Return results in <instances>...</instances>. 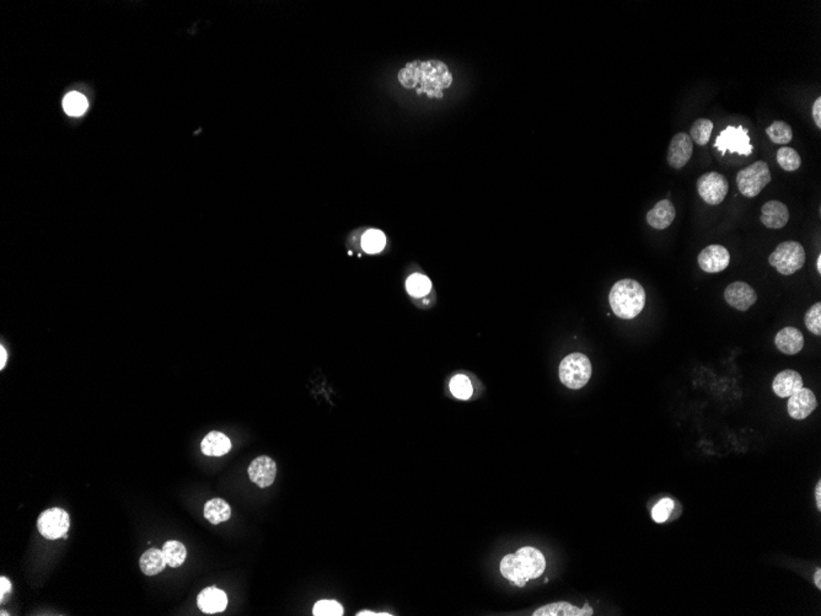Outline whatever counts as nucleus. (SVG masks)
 <instances>
[{"mask_svg":"<svg viewBox=\"0 0 821 616\" xmlns=\"http://www.w3.org/2000/svg\"><path fill=\"white\" fill-rule=\"evenodd\" d=\"M692 153H694V142L691 141L689 134L678 133L671 139L666 160H668L670 167H674V169H681L690 162V159L692 157Z\"/></svg>","mask_w":821,"mask_h":616,"instance_id":"nucleus-12","label":"nucleus"},{"mask_svg":"<svg viewBox=\"0 0 821 616\" xmlns=\"http://www.w3.org/2000/svg\"><path fill=\"white\" fill-rule=\"evenodd\" d=\"M814 583H815V586H817V587L819 588V589H821V570H820V568H817V572H815V575H814Z\"/></svg>","mask_w":821,"mask_h":616,"instance_id":"nucleus-40","label":"nucleus"},{"mask_svg":"<svg viewBox=\"0 0 821 616\" xmlns=\"http://www.w3.org/2000/svg\"><path fill=\"white\" fill-rule=\"evenodd\" d=\"M674 501L670 499H660L658 503L655 504L654 508L652 511V517L653 520L657 523H664L666 519L669 518L670 513L674 509Z\"/></svg>","mask_w":821,"mask_h":616,"instance_id":"nucleus-34","label":"nucleus"},{"mask_svg":"<svg viewBox=\"0 0 821 616\" xmlns=\"http://www.w3.org/2000/svg\"><path fill=\"white\" fill-rule=\"evenodd\" d=\"M728 190V180L719 172L704 174L697 180L699 197L709 205H720L725 200Z\"/></svg>","mask_w":821,"mask_h":616,"instance_id":"nucleus-9","label":"nucleus"},{"mask_svg":"<svg viewBox=\"0 0 821 616\" xmlns=\"http://www.w3.org/2000/svg\"><path fill=\"white\" fill-rule=\"evenodd\" d=\"M766 134L776 144H788L793 138L792 127L783 121H775L771 126H768Z\"/></svg>","mask_w":821,"mask_h":616,"instance_id":"nucleus-29","label":"nucleus"},{"mask_svg":"<svg viewBox=\"0 0 821 616\" xmlns=\"http://www.w3.org/2000/svg\"><path fill=\"white\" fill-rule=\"evenodd\" d=\"M197 605L205 614L224 612L228 607V597L219 588H205L197 598Z\"/></svg>","mask_w":821,"mask_h":616,"instance_id":"nucleus-16","label":"nucleus"},{"mask_svg":"<svg viewBox=\"0 0 821 616\" xmlns=\"http://www.w3.org/2000/svg\"><path fill=\"white\" fill-rule=\"evenodd\" d=\"M385 245H387V238L382 230H368L367 233L363 235L362 248L368 254L382 252Z\"/></svg>","mask_w":821,"mask_h":616,"instance_id":"nucleus-26","label":"nucleus"},{"mask_svg":"<svg viewBox=\"0 0 821 616\" xmlns=\"http://www.w3.org/2000/svg\"><path fill=\"white\" fill-rule=\"evenodd\" d=\"M546 568V560L536 548L525 546L517 553L505 555L500 563V572L504 577L524 587L528 581L540 577Z\"/></svg>","mask_w":821,"mask_h":616,"instance_id":"nucleus-2","label":"nucleus"},{"mask_svg":"<svg viewBox=\"0 0 821 616\" xmlns=\"http://www.w3.org/2000/svg\"><path fill=\"white\" fill-rule=\"evenodd\" d=\"M761 223L768 229H781L787 225L789 210L780 201H768L761 208Z\"/></svg>","mask_w":821,"mask_h":616,"instance_id":"nucleus-15","label":"nucleus"},{"mask_svg":"<svg viewBox=\"0 0 821 616\" xmlns=\"http://www.w3.org/2000/svg\"><path fill=\"white\" fill-rule=\"evenodd\" d=\"M768 262L783 276H791L806 264V251L798 241H783L770 255Z\"/></svg>","mask_w":821,"mask_h":616,"instance_id":"nucleus-4","label":"nucleus"},{"mask_svg":"<svg viewBox=\"0 0 821 616\" xmlns=\"http://www.w3.org/2000/svg\"><path fill=\"white\" fill-rule=\"evenodd\" d=\"M11 592V582L6 577L0 578V599L4 601L5 594Z\"/></svg>","mask_w":821,"mask_h":616,"instance_id":"nucleus-36","label":"nucleus"},{"mask_svg":"<svg viewBox=\"0 0 821 616\" xmlns=\"http://www.w3.org/2000/svg\"><path fill=\"white\" fill-rule=\"evenodd\" d=\"M247 471H249L250 480L254 484L257 485L261 489H266L273 484L274 480H276L277 465L272 458H269L267 455H261V456H257L256 459L252 460Z\"/></svg>","mask_w":821,"mask_h":616,"instance_id":"nucleus-13","label":"nucleus"},{"mask_svg":"<svg viewBox=\"0 0 821 616\" xmlns=\"http://www.w3.org/2000/svg\"><path fill=\"white\" fill-rule=\"evenodd\" d=\"M390 615H392V614H387V612H368V610H364V612H359L357 614V616H390Z\"/></svg>","mask_w":821,"mask_h":616,"instance_id":"nucleus-39","label":"nucleus"},{"mask_svg":"<svg viewBox=\"0 0 821 616\" xmlns=\"http://www.w3.org/2000/svg\"><path fill=\"white\" fill-rule=\"evenodd\" d=\"M776 347L788 356H794L804 348V336L794 328H784L775 338Z\"/></svg>","mask_w":821,"mask_h":616,"instance_id":"nucleus-19","label":"nucleus"},{"mask_svg":"<svg viewBox=\"0 0 821 616\" xmlns=\"http://www.w3.org/2000/svg\"><path fill=\"white\" fill-rule=\"evenodd\" d=\"M609 302L612 312L620 319L631 320L645 309V290L635 279H621L614 284Z\"/></svg>","mask_w":821,"mask_h":616,"instance_id":"nucleus-3","label":"nucleus"},{"mask_svg":"<svg viewBox=\"0 0 821 616\" xmlns=\"http://www.w3.org/2000/svg\"><path fill=\"white\" fill-rule=\"evenodd\" d=\"M676 210L673 202L669 200L659 201L647 213V223L657 230L669 228L674 222Z\"/></svg>","mask_w":821,"mask_h":616,"instance_id":"nucleus-18","label":"nucleus"},{"mask_svg":"<svg viewBox=\"0 0 821 616\" xmlns=\"http://www.w3.org/2000/svg\"><path fill=\"white\" fill-rule=\"evenodd\" d=\"M0 356H1V362H0V369H4L6 361H8V353L5 349L4 346L0 347Z\"/></svg>","mask_w":821,"mask_h":616,"instance_id":"nucleus-37","label":"nucleus"},{"mask_svg":"<svg viewBox=\"0 0 821 616\" xmlns=\"http://www.w3.org/2000/svg\"><path fill=\"white\" fill-rule=\"evenodd\" d=\"M713 131V122L709 121L707 118H699L696 120L690 134H691V141H694L696 144L699 146H706L709 142V138Z\"/></svg>","mask_w":821,"mask_h":616,"instance_id":"nucleus-27","label":"nucleus"},{"mask_svg":"<svg viewBox=\"0 0 821 616\" xmlns=\"http://www.w3.org/2000/svg\"><path fill=\"white\" fill-rule=\"evenodd\" d=\"M817 397L810 389L802 387L788 400V413L793 420H806L817 409Z\"/></svg>","mask_w":821,"mask_h":616,"instance_id":"nucleus-14","label":"nucleus"},{"mask_svg":"<svg viewBox=\"0 0 821 616\" xmlns=\"http://www.w3.org/2000/svg\"><path fill=\"white\" fill-rule=\"evenodd\" d=\"M714 148H717L719 152L723 154L725 152L737 153L745 157H749L754 149L753 146L750 144L748 129H745L743 126L739 127L728 126L723 129L716 139Z\"/></svg>","mask_w":821,"mask_h":616,"instance_id":"nucleus-8","label":"nucleus"},{"mask_svg":"<svg viewBox=\"0 0 821 616\" xmlns=\"http://www.w3.org/2000/svg\"><path fill=\"white\" fill-rule=\"evenodd\" d=\"M803 387V378L799 373L792 369H786L778 373L772 383L773 392L778 397H792L794 392L801 390Z\"/></svg>","mask_w":821,"mask_h":616,"instance_id":"nucleus-17","label":"nucleus"},{"mask_svg":"<svg viewBox=\"0 0 821 616\" xmlns=\"http://www.w3.org/2000/svg\"><path fill=\"white\" fill-rule=\"evenodd\" d=\"M813 118L817 128H821V98H817L813 105Z\"/></svg>","mask_w":821,"mask_h":616,"instance_id":"nucleus-35","label":"nucleus"},{"mask_svg":"<svg viewBox=\"0 0 821 616\" xmlns=\"http://www.w3.org/2000/svg\"><path fill=\"white\" fill-rule=\"evenodd\" d=\"M450 392L454 395L456 399L460 400H469L470 397H472L474 394V387H472V383L470 380V378L463 374L455 376L449 384Z\"/></svg>","mask_w":821,"mask_h":616,"instance_id":"nucleus-30","label":"nucleus"},{"mask_svg":"<svg viewBox=\"0 0 821 616\" xmlns=\"http://www.w3.org/2000/svg\"><path fill=\"white\" fill-rule=\"evenodd\" d=\"M89 103L86 98L84 96L83 94L69 93L63 100L64 111L67 115L72 116V117H79L83 116L84 113H86L88 110Z\"/></svg>","mask_w":821,"mask_h":616,"instance_id":"nucleus-25","label":"nucleus"},{"mask_svg":"<svg viewBox=\"0 0 821 616\" xmlns=\"http://www.w3.org/2000/svg\"><path fill=\"white\" fill-rule=\"evenodd\" d=\"M594 614L592 608L588 604L583 609L574 607L569 603H552L545 607L540 608L534 612V616H590Z\"/></svg>","mask_w":821,"mask_h":616,"instance_id":"nucleus-21","label":"nucleus"},{"mask_svg":"<svg viewBox=\"0 0 821 616\" xmlns=\"http://www.w3.org/2000/svg\"><path fill=\"white\" fill-rule=\"evenodd\" d=\"M815 499H817V508L821 509V482L819 481L817 486H815Z\"/></svg>","mask_w":821,"mask_h":616,"instance_id":"nucleus-38","label":"nucleus"},{"mask_svg":"<svg viewBox=\"0 0 821 616\" xmlns=\"http://www.w3.org/2000/svg\"><path fill=\"white\" fill-rule=\"evenodd\" d=\"M697 261L706 274H718L728 267L730 254L722 245H709L699 252Z\"/></svg>","mask_w":821,"mask_h":616,"instance_id":"nucleus-11","label":"nucleus"},{"mask_svg":"<svg viewBox=\"0 0 821 616\" xmlns=\"http://www.w3.org/2000/svg\"><path fill=\"white\" fill-rule=\"evenodd\" d=\"M771 182V172L765 162H755L743 170H740L737 175V185L739 191L742 192L748 198L760 195L765 187Z\"/></svg>","mask_w":821,"mask_h":616,"instance_id":"nucleus-6","label":"nucleus"},{"mask_svg":"<svg viewBox=\"0 0 821 616\" xmlns=\"http://www.w3.org/2000/svg\"><path fill=\"white\" fill-rule=\"evenodd\" d=\"M203 514L209 523L216 525L229 520L231 517V508L224 499H212L205 504Z\"/></svg>","mask_w":821,"mask_h":616,"instance_id":"nucleus-23","label":"nucleus"},{"mask_svg":"<svg viewBox=\"0 0 821 616\" xmlns=\"http://www.w3.org/2000/svg\"><path fill=\"white\" fill-rule=\"evenodd\" d=\"M817 272H819V274H821V255H819V256H817Z\"/></svg>","mask_w":821,"mask_h":616,"instance_id":"nucleus-41","label":"nucleus"},{"mask_svg":"<svg viewBox=\"0 0 821 616\" xmlns=\"http://www.w3.org/2000/svg\"><path fill=\"white\" fill-rule=\"evenodd\" d=\"M343 612L342 604L330 599L318 601L313 609V615L315 616H342Z\"/></svg>","mask_w":821,"mask_h":616,"instance_id":"nucleus-32","label":"nucleus"},{"mask_svg":"<svg viewBox=\"0 0 821 616\" xmlns=\"http://www.w3.org/2000/svg\"><path fill=\"white\" fill-rule=\"evenodd\" d=\"M804 323L810 333L820 336L821 335V303L814 304L812 308L808 310L804 315Z\"/></svg>","mask_w":821,"mask_h":616,"instance_id":"nucleus-33","label":"nucleus"},{"mask_svg":"<svg viewBox=\"0 0 821 616\" xmlns=\"http://www.w3.org/2000/svg\"><path fill=\"white\" fill-rule=\"evenodd\" d=\"M725 302L739 312H748L758 302L755 289L745 282H733L724 290Z\"/></svg>","mask_w":821,"mask_h":616,"instance_id":"nucleus-10","label":"nucleus"},{"mask_svg":"<svg viewBox=\"0 0 821 616\" xmlns=\"http://www.w3.org/2000/svg\"><path fill=\"white\" fill-rule=\"evenodd\" d=\"M592 363L583 353H572L560 364V379L563 385L578 390L587 385L592 377Z\"/></svg>","mask_w":821,"mask_h":616,"instance_id":"nucleus-5","label":"nucleus"},{"mask_svg":"<svg viewBox=\"0 0 821 616\" xmlns=\"http://www.w3.org/2000/svg\"><path fill=\"white\" fill-rule=\"evenodd\" d=\"M777 162L784 172H796L802 165V159L793 148L783 147L777 150Z\"/></svg>","mask_w":821,"mask_h":616,"instance_id":"nucleus-31","label":"nucleus"},{"mask_svg":"<svg viewBox=\"0 0 821 616\" xmlns=\"http://www.w3.org/2000/svg\"><path fill=\"white\" fill-rule=\"evenodd\" d=\"M162 553L167 563L172 568L180 567L186 561L187 550L183 544L170 540L162 545Z\"/></svg>","mask_w":821,"mask_h":616,"instance_id":"nucleus-24","label":"nucleus"},{"mask_svg":"<svg viewBox=\"0 0 821 616\" xmlns=\"http://www.w3.org/2000/svg\"><path fill=\"white\" fill-rule=\"evenodd\" d=\"M407 292L415 297V298H422L427 294L430 293L432 290V282L428 277H425L423 274H415L408 277L406 282Z\"/></svg>","mask_w":821,"mask_h":616,"instance_id":"nucleus-28","label":"nucleus"},{"mask_svg":"<svg viewBox=\"0 0 821 616\" xmlns=\"http://www.w3.org/2000/svg\"><path fill=\"white\" fill-rule=\"evenodd\" d=\"M399 80L405 88H417L418 95L427 94L429 98H443V90L451 85L453 77L443 62L415 60L400 70Z\"/></svg>","mask_w":821,"mask_h":616,"instance_id":"nucleus-1","label":"nucleus"},{"mask_svg":"<svg viewBox=\"0 0 821 616\" xmlns=\"http://www.w3.org/2000/svg\"><path fill=\"white\" fill-rule=\"evenodd\" d=\"M201 450L207 456H223L231 450V442L224 433L213 430L202 440Z\"/></svg>","mask_w":821,"mask_h":616,"instance_id":"nucleus-20","label":"nucleus"},{"mask_svg":"<svg viewBox=\"0 0 821 616\" xmlns=\"http://www.w3.org/2000/svg\"><path fill=\"white\" fill-rule=\"evenodd\" d=\"M167 560L162 550L152 548L143 553L139 560V566L146 576H155L162 572L167 567Z\"/></svg>","mask_w":821,"mask_h":616,"instance_id":"nucleus-22","label":"nucleus"},{"mask_svg":"<svg viewBox=\"0 0 821 616\" xmlns=\"http://www.w3.org/2000/svg\"><path fill=\"white\" fill-rule=\"evenodd\" d=\"M69 527H70L69 514L58 507L46 509L39 514L37 519L39 534L47 540L63 538L64 535L68 533Z\"/></svg>","mask_w":821,"mask_h":616,"instance_id":"nucleus-7","label":"nucleus"}]
</instances>
